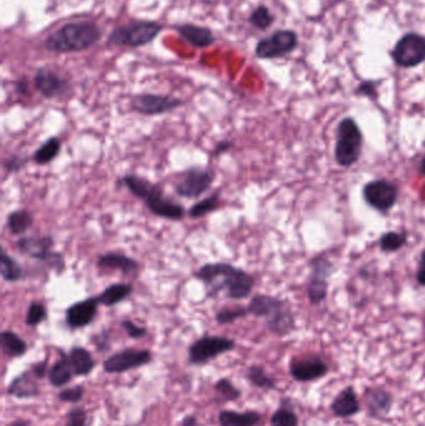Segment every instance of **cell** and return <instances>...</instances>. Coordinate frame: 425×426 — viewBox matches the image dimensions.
Instances as JSON below:
<instances>
[{"label": "cell", "mask_w": 425, "mask_h": 426, "mask_svg": "<svg viewBox=\"0 0 425 426\" xmlns=\"http://www.w3.org/2000/svg\"><path fill=\"white\" fill-rule=\"evenodd\" d=\"M331 410L337 418H350L360 411V403L355 388L349 385L333 399Z\"/></svg>", "instance_id": "23"}, {"label": "cell", "mask_w": 425, "mask_h": 426, "mask_svg": "<svg viewBox=\"0 0 425 426\" xmlns=\"http://www.w3.org/2000/svg\"><path fill=\"white\" fill-rule=\"evenodd\" d=\"M121 327L125 330L126 334L132 339H142L148 335V329L137 325V324H135L132 321H129V319L122 321L121 322Z\"/></svg>", "instance_id": "45"}, {"label": "cell", "mask_w": 425, "mask_h": 426, "mask_svg": "<svg viewBox=\"0 0 425 426\" xmlns=\"http://www.w3.org/2000/svg\"><path fill=\"white\" fill-rule=\"evenodd\" d=\"M61 148H63V143L59 137H49L42 146L37 148V151L33 155V161L40 166L50 164L61 155Z\"/></svg>", "instance_id": "32"}, {"label": "cell", "mask_w": 425, "mask_h": 426, "mask_svg": "<svg viewBox=\"0 0 425 426\" xmlns=\"http://www.w3.org/2000/svg\"><path fill=\"white\" fill-rule=\"evenodd\" d=\"M392 59L397 65L410 69L425 61V38L417 33L404 34L392 50Z\"/></svg>", "instance_id": "10"}, {"label": "cell", "mask_w": 425, "mask_h": 426, "mask_svg": "<svg viewBox=\"0 0 425 426\" xmlns=\"http://www.w3.org/2000/svg\"><path fill=\"white\" fill-rule=\"evenodd\" d=\"M66 355H68V361L74 370V374L77 377H87L93 372L94 368H95V361H94L93 355L87 348L74 347Z\"/></svg>", "instance_id": "24"}, {"label": "cell", "mask_w": 425, "mask_h": 426, "mask_svg": "<svg viewBox=\"0 0 425 426\" xmlns=\"http://www.w3.org/2000/svg\"><path fill=\"white\" fill-rule=\"evenodd\" d=\"M121 183L131 195L140 200L150 212L160 219L180 222L185 219V207L165 195L163 187L142 176L127 174L121 179Z\"/></svg>", "instance_id": "2"}, {"label": "cell", "mask_w": 425, "mask_h": 426, "mask_svg": "<svg viewBox=\"0 0 425 426\" xmlns=\"http://www.w3.org/2000/svg\"><path fill=\"white\" fill-rule=\"evenodd\" d=\"M398 187L387 179H376L365 183L363 198L369 207L381 213H387L398 201Z\"/></svg>", "instance_id": "11"}, {"label": "cell", "mask_w": 425, "mask_h": 426, "mask_svg": "<svg viewBox=\"0 0 425 426\" xmlns=\"http://www.w3.org/2000/svg\"><path fill=\"white\" fill-rule=\"evenodd\" d=\"M232 148H234V141H231V140H221L213 148V156H220L222 153H227Z\"/></svg>", "instance_id": "49"}, {"label": "cell", "mask_w": 425, "mask_h": 426, "mask_svg": "<svg viewBox=\"0 0 425 426\" xmlns=\"http://www.w3.org/2000/svg\"><path fill=\"white\" fill-rule=\"evenodd\" d=\"M27 162H29V157L22 153H11L8 157L3 160V169L6 171V174L8 175H13V174H17L20 172L22 169L27 167Z\"/></svg>", "instance_id": "40"}, {"label": "cell", "mask_w": 425, "mask_h": 426, "mask_svg": "<svg viewBox=\"0 0 425 426\" xmlns=\"http://www.w3.org/2000/svg\"><path fill=\"white\" fill-rule=\"evenodd\" d=\"M164 32V25L153 20H131L115 27L106 40L111 48H142L153 43Z\"/></svg>", "instance_id": "4"}, {"label": "cell", "mask_w": 425, "mask_h": 426, "mask_svg": "<svg viewBox=\"0 0 425 426\" xmlns=\"http://www.w3.org/2000/svg\"><path fill=\"white\" fill-rule=\"evenodd\" d=\"M363 151V134L353 117H343L336 129L334 160L344 169L355 166Z\"/></svg>", "instance_id": "5"}, {"label": "cell", "mask_w": 425, "mask_h": 426, "mask_svg": "<svg viewBox=\"0 0 425 426\" xmlns=\"http://www.w3.org/2000/svg\"><path fill=\"white\" fill-rule=\"evenodd\" d=\"M198 425V421H197L195 416H186L185 419L182 420V426H197Z\"/></svg>", "instance_id": "51"}, {"label": "cell", "mask_w": 425, "mask_h": 426, "mask_svg": "<svg viewBox=\"0 0 425 426\" xmlns=\"http://www.w3.org/2000/svg\"><path fill=\"white\" fill-rule=\"evenodd\" d=\"M261 414L253 410L245 413H239L234 410H222L218 414V422L221 426H258L261 424Z\"/></svg>", "instance_id": "26"}, {"label": "cell", "mask_w": 425, "mask_h": 426, "mask_svg": "<svg viewBox=\"0 0 425 426\" xmlns=\"http://www.w3.org/2000/svg\"><path fill=\"white\" fill-rule=\"evenodd\" d=\"M415 279L420 287H425V250L420 253L419 263H418V269L415 274Z\"/></svg>", "instance_id": "47"}, {"label": "cell", "mask_w": 425, "mask_h": 426, "mask_svg": "<svg viewBox=\"0 0 425 426\" xmlns=\"http://www.w3.org/2000/svg\"><path fill=\"white\" fill-rule=\"evenodd\" d=\"M269 422L271 426H298L300 419L293 410L281 406L277 411H274Z\"/></svg>", "instance_id": "39"}, {"label": "cell", "mask_w": 425, "mask_h": 426, "mask_svg": "<svg viewBox=\"0 0 425 426\" xmlns=\"http://www.w3.org/2000/svg\"><path fill=\"white\" fill-rule=\"evenodd\" d=\"M407 240H408V237L404 232L388 231L381 235L378 245H379L381 251L384 253H392V252L400 251L407 245Z\"/></svg>", "instance_id": "34"}, {"label": "cell", "mask_w": 425, "mask_h": 426, "mask_svg": "<svg viewBox=\"0 0 425 426\" xmlns=\"http://www.w3.org/2000/svg\"><path fill=\"white\" fill-rule=\"evenodd\" d=\"M87 410L80 406L71 409L66 415L65 426H87Z\"/></svg>", "instance_id": "43"}, {"label": "cell", "mask_w": 425, "mask_h": 426, "mask_svg": "<svg viewBox=\"0 0 425 426\" xmlns=\"http://www.w3.org/2000/svg\"><path fill=\"white\" fill-rule=\"evenodd\" d=\"M424 145H425V141H424Z\"/></svg>", "instance_id": "54"}, {"label": "cell", "mask_w": 425, "mask_h": 426, "mask_svg": "<svg viewBox=\"0 0 425 426\" xmlns=\"http://www.w3.org/2000/svg\"><path fill=\"white\" fill-rule=\"evenodd\" d=\"M103 32L95 22H66L44 40V48L56 54H70L91 49L98 44Z\"/></svg>", "instance_id": "3"}, {"label": "cell", "mask_w": 425, "mask_h": 426, "mask_svg": "<svg viewBox=\"0 0 425 426\" xmlns=\"http://www.w3.org/2000/svg\"><path fill=\"white\" fill-rule=\"evenodd\" d=\"M266 325L271 333L278 337H286L295 330V314L288 302H284V306H279L269 317L266 318Z\"/></svg>", "instance_id": "21"}, {"label": "cell", "mask_w": 425, "mask_h": 426, "mask_svg": "<svg viewBox=\"0 0 425 426\" xmlns=\"http://www.w3.org/2000/svg\"><path fill=\"white\" fill-rule=\"evenodd\" d=\"M194 277L206 288L208 298L222 295L231 301H243L255 288V277L232 263H206L195 271Z\"/></svg>", "instance_id": "1"}, {"label": "cell", "mask_w": 425, "mask_h": 426, "mask_svg": "<svg viewBox=\"0 0 425 426\" xmlns=\"http://www.w3.org/2000/svg\"><path fill=\"white\" fill-rule=\"evenodd\" d=\"M220 201H221V192H213L212 195L202 198L198 202L194 203L191 207L189 208L187 216L192 219H202L210 213L217 211Z\"/></svg>", "instance_id": "33"}, {"label": "cell", "mask_w": 425, "mask_h": 426, "mask_svg": "<svg viewBox=\"0 0 425 426\" xmlns=\"http://www.w3.org/2000/svg\"><path fill=\"white\" fill-rule=\"evenodd\" d=\"M0 345L3 353L11 358H20L27 351V342L13 330H3L0 334Z\"/></svg>", "instance_id": "31"}, {"label": "cell", "mask_w": 425, "mask_h": 426, "mask_svg": "<svg viewBox=\"0 0 425 426\" xmlns=\"http://www.w3.org/2000/svg\"><path fill=\"white\" fill-rule=\"evenodd\" d=\"M8 394L17 399H30L40 395V387L38 379L32 370H27L19 374L11 380L8 387Z\"/></svg>", "instance_id": "22"}, {"label": "cell", "mask_w": 425, "mask_h": 426, "mask_svg": "<svg viewBox=\"0 0 425 426\" xmlns=\"http://www.w3.org/2000/svg\"><path fill=\"white\" fill-rule=\"evenodd\" d=\"M45 264H48L50 269L55 271L56 274H63L66 267L65 257H64V254L61 252L53 251V253L50 254V257L48 258V261L45 262Z\"/></svg>", "instance_id": "46"}, {"label": "cell", "mask_w": 425, "mask_h": 426, "mask_svg": "<svg viewBox=\"0 0 425 426\" xmlns=\"http://www.w3.org/2000/svg\"><path fill=\"white\" fill-rule=\"evenodd\" d=\"M174 30L195 49H208L217 40L210 27L196 25L192 22L175 25Z\"/></svg>", "instance_id": "18"}, {"label": "cell", "mask_w": 425, "mask_h": 426, "mask_svg": "<svg viewBox=\"0 0 425 426\" xmlns=\"http://www.w3.org/2000/svg\"><path fill=\"white\" fill-rule=\"evenodd\" d=\"M134 293V285L131 283L110 284L100 295H96L100 306H115L126 301Z\"/></svg>", "instance_id": "27"}, {"label": "cell", "mask_w": 425, "mask_h": 426, "mask_svg": "<svg viewBox=\"0 0 425 426\" xmlns=\"http://www.w3.org/2000/svg\"><path fill=\"white\" fill-rule=\"evenodd\" d=\"M48 319V309L42 302L33 301L27 306L25 324L27 327H38Z\"/></svg>", "instance_id": "38"}, {"label": "cell", "mask_w": 425, "mask_h": 426, "mask_svg": "<svg viewBox=\"0 0 425 426\" xmlns=\"http://www.w3.org/2000/svg\"><path fill=\"white\" fill-rule=\"evenodd\" d=\"M99 306L100 303L96 297H89L68 306L65 311V323L68 328L77 330L90 325L98 316Z\"/></svg>", "instance_id": "15"}, {"label": "cell", "mask_w": 425, "mask_h": 426, "mask_svg": "<svg viewBox=\"0 0 425 426\" xmlns=\"http://www.w3.org/2000/svg\"><path fill=\"white\" fill-rule=\"evenodd\" d=\"M34 88L44 98H68L70 95L71 84L61 77L53 69L43 66L35 71L33 77Z\"/></svg>", "instance_id": "14"}, {"label": "cell", "mask_w": 425, "mask_h": 426, "mask_svg": "<svg viewBox=\"0 0 425 426\" xmlns=\"http://www.w3.org/2000/svg\"><path fill=\"white\" fill-rule=\"evenodd\" d=\"M153 361V353L148 349L126 348L110 355L103 363L105 373L121 374L146 366Z\"/></svg>", "instance_id": "13"}, {"label": "cell", "mask_w": 425, "mask_h": 426, "mask_svg": "<svg viewBox=\"0 0 425 426\" xmlns=\"http://www.w3.org/2000/svg\"><path fill=\"white\" fill-rule=\"evenodd\" d=\"M14 90L20 96H25V98L29 96V82H27V77H22L14 82Z\"/></svg>", "instance_id": "50"}, {"label": "cell", "mask_w": 425, "mask_h": 426, "mask_svg": "<svg viewBox=\"0 0 425 426\" xmlns=\"http://www.w3.org/2000/svg\"><path fill=\"white\" fill-rule=\"evenodd\" d=\"M248 22L257 30H266L268 27H272L274 15L268 9V6L261 4L252 11L251 15L248 17Z\"/></svg>", "instance_id": "36"}, {"label": "cell", "mask_w": 425, "mask_h": 426, "mask_svg": "<svg viewBox=\"0 0 425 426\" xmlns=\"http://www.w3.org/2000/svg\"><path fill=\"white\" fill-rule=\"evenodd\" d=\"M248 314L250 313H248L247 306H224L216 313L215 319L220 325H226V324H231V323L239 321L241 318H245Z\"/></svg>", "instance_id": "37"}, {"label": "cell", "mask_w": 425, "mask_h": 426, "mask_svg": "<svg viewBox=\"0 0 425 426\" xmlns=\"http://www.w3.org/2000/svg\"><path fill=\"white\" fill-rule=\"evenodd\" d=\"M284 302L286 301L277 298V297H273V295H256L255 297H252L251 301L247 306V309L253 317L266 319L279 306H284Z\"/></svg>", "instance_id": "25"}, {"label": "cell", "mask_w": 425, "mask_h": 426, "mask_svg": "<svg viewBox=\"0 0 425 426\" xmlns=\"http://www.w3.org/2000/svg\"><path fill=\"white\" fill-rule=\"evenodd\" d=\"M6 426H29V421L24 419H17V420L11 421Z\"/></svg>", "instance_id": "52"}, {"label": "cell", "mask_w": 425, "mask_h": 426, "mask_svg": "<svg viewBox=\"0 0 425 426\" xmlns=\"http://www.w3.org/2000/svg\"><path fill=\"white\" fill-rule=\"evenodd\" d=\"M418 172L420 175L425 176V156L420 160L419 166H418Z\"/></svg>", "instance_id": "53"}, {"label": "cell", "mask_w": 425, "mask_h": 426, "mask_svg": "<svg viewBox=\"0 0 425 426\" xmlns=\"http://www.w3.org/2000/svg\"><path fill=\"white\" fill-rule=\"evenodd\" d=\"M54 246V237L50 235H23L15 243V247L20 253L44 263L48 261L50 254L53 253Z\"/></svg>", "instance_id": "16"}, {"label": "cell", "mask_w": 425, "mask_h": 426, "mask_svg": "<svg viewBox=\"0 0 425 426\" xmlns=\"http://www.w3.org/2000/svg\"><path fill=\"white\" fill-rule=\"evenodd\" d=\"M297 45L298 37L293 30H277L257 43L255 55L261 60H272L292 53Z\"/></svg>", "instance_id": "9"}, {"label": "cell", "mask_w": 425, "mask_h": 426, "mask_svg": "<svg viewBox=\"0 0 425 426\" xmlns=\"http://www.w3.org/2000/svg\"><path fill=\"white\" fill-rule=\"evenodd\" d=\"M61 359L56 361L54 366L49 368V373H48L49 382L55 388L65 387L66 384H69L72 380V377H75L70 363L68 361V355L63 350H61Z\"/></svg>", "instance_id": "29"}, {"label": "cell", "mask_w": 425, "mask_h": 426, "mask_svg": "<svg viewBox=\"0 0 425 426\" xmlns=\"http://www.w3.org/2000/svg\"><path fill=\"white\" fill-rule=\"evenodd\" d=\"M333 264L324 254H318L311 261V274L307 284V295L313 306L326 301L328 295V279L331 277Z\"/></svg>", "instance_id": "12"}, {"label": "cell", "mask_w": 425, "mask_h": 426, "mask_svg": "<svg viewBox=\"0 0 425 426\" xmlns=\"http://www.w3.org/2000/svg\"><path fill=\"white\" fill-rule=\"evenodd\" d=\"M0 273L1 279L8 283H17L24 278V269L18 259L11 256L6 248H1L0 257Z\"/></svg>", "instance_id": "30"}, {"label": "cell", "mask_w": 425, "mask_h": 426, "mask_svg": "<svg viewBox=\"0 0 425 426\" xmlns=\"http://www.w3.org/2000/svg\"><path fill=\"white\" fill-rule=\"evenodd\" d=\"M246 377L248 379V382L257 388L266 389V390L276 389V380L262 366H248Z\"/></svg>", "instance_id": "35"}, {"label": "cell", "mask_w": 425, "mask_h": 426, "mask_svg": "<svg viewBox=\"0 0 425 426\" xmlns=\"http://www.w3.org/2000/svg\"><path fill=\"white\" fill-rule=\"evenodd\" d=\"M6 224L11 235L23 237L33 227L34 214L25 208L14 209L8 213Z\"/></svg>", "instance_id": "28"}, {"label": "cell", "mask_w": 425, "mask_h": 426, "mask_svg": "<svg viewBox=\"0 0 425 426\" xmlns=\"http://www.w3.org/2000/svg\"><path fill=\"white\" fill-rule=\"evenodd\" d=\"M328 373V366L319 358H296L289 363V374L296 382H315Z\"/></svg>", "instance_id": "17"}, {"label": "cell", "mask_w": 425, "mask_h": 426, "mask_svg": "<svg viewBox=\"0 0 425 426\" xmlns=\"http://www.w3.org/2000/svg\"><path fill=\"white\" fill-rule=\"evenodd\" d=\"M216 180V174L211 169L192 166L179 174L175 181L174 191L177 196L186 200H195L211 190Z\"/></svg>", "instance_id": "6"}, {"label": "cell", "mask_w": 425, "mask_h": 426, "mask_svg": "<svg viewBox=\"0 0 425 426\" xmlns=\"http://www.w3.org/2000/svg\"><path fill=\"white\" fill-rule=\"evenodd\" d=\"M234 339L221 335H203L197 339L187 350L189 361L192 366H202L216 359L220 355L234 349Z\"/></svg>", "instance_id": "7"}, {"label": "cell", "mask_w": 425, "mask_h": 426, "mask_svg": "<svg viewBox=\"0 0 425 426\" xmlns=\"http://www.w3.org/2000/svg\"><path fill=\"white\" fill-rule=\"evenodd\" d=\"M355 93L360 96L376 100L378 98V82L373 80H365L360 82L358 88L355 89Z\"/></svg>", "instance_id": "44"}, {"label": "cell", "mask_w": 425, "mask_h": 426, "mask_svg": "<svg viewBox=\"0 0 425 426\" xmlns=\"http://www.w3.org/2000/svg\"><path fill=\"white\" fill-rule=\"evenodd\" d=\"M96 266L104 271H119L122 276H137L140 264L135 258L129 257L119 252H106L98 258Z\"/></svg>", "instance_id": "19"}, {"label": "cell", "mask_w": 425, "mask_h": 426, "mask_svg": "<svg viewBox=\"0 0 425 426\" xmlns=\"http://www.w3.org/2000/svg\"><path fill=\"white\" fill-rule=\"evenodd\" d=\"M364 403L368 414L372 418L381 419L389 415V413L392 411V394L382 387L367 388L364 392Z\"/></svg>", "instance_id": "20"}, {"label": "cell", "mask_w": 425, "mask_h": 426, "mask_svg": "<svg viewBox=\"0 0 425 426\" xmlns=\"http://www.w3.org/2000/svg\"><path fill=\"white\" fill-rule=\"evenodd\" d=\"M85 394V389L82 385H74L71 388L63 389L58 394V399L63 403H79Z\"/></svg>", "instance_id": "42"}, {"label": "cell", "mask_w": 425, "mask_h": 426, "mask_svg": "<svg viewBox=\"0 0 425 426\" xmlns=\"http://www.w3.org/2000/svg\"><path fill=\"white\" fill-rule=\"evenodd\" d=\"M184 101L179 98L163 93H139L130 98V110L142 116L165 115L179 109Z\"/></svg>", "instance_id": "8"}, {"label": "cell", "mask_w": 425, "mask_h": 426, "mask_svg": "<svg viewBox=\"0 0 425 426\" xmlns=\"http://www.w3.org/2000/svg\"><path fill=\"white\" fill-rule=\"evenodd\" d=\"M32 373H33L34 375L37 379H43L48 373H49V369H48V361H39V363H35L32 366Z\"/></svg>", "instance_id": "48"}, {"label": "cell", "mask_w": 425, "mask_h": 426, "mask_svg": "<svg viewBox=\"0 0 425 426\" xmlns=\"http://www.w3.org/2000/svg\"><path fill=\"white\" fill-rule=\"evenodd\" d=\"M215 390L217 392L218 395L224 400V401H234L241 396V390L236 388L231 380L227 377L220 379L215 384Z\"/></svg>", "instance_id": "41"}]
</instances>
